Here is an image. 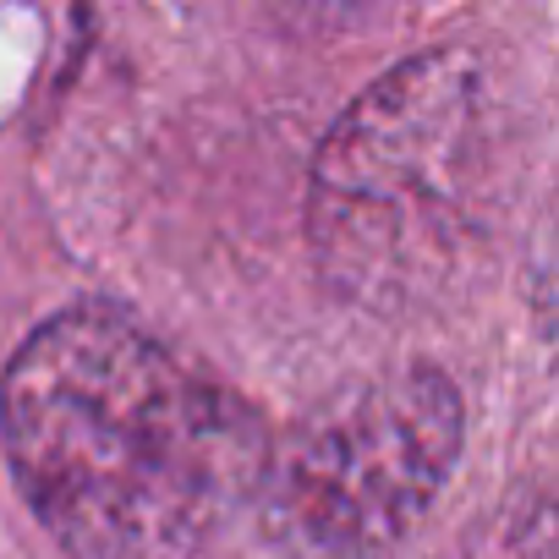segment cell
Returning a JSON list of instances; mask_svg holds the SVG:
<instances>
[{
  "label": "cell",
  "mask_w": 559,
  "mask_h": 559,
  "mask_svg": "<svg viewBox=\"0 0 559 559\" xmlns=\"http://www.w3.org/2000/svg\"><path fill=\"white\" fill-rule=\"evenodd\" d=\"M0 439L28 510L78 559H209L269 461L258 417L110 302H78L12 352Z\"/></svg>",
  "instance_id": "1"
},
{
  "label": "cell",
  "mask_w": 559,
  "mask_h": 559,
  "mask_svg": "<svg viewBox=\"0 0 559 559\" xmlns=\"http://www.w3.org/2000/svg\"><path fill=\"white\" fill-rule=\"evenodd\" d=\"M483 121L466 50H423L352 99L313 159L308 241L330 292L390 308L423 297L461 230Z\"/></svg>",
  "instance_id": "2"
},
{
  "label": "cell",
  "mask_w": 559,
  "mask_h": 559,
  "mask_svg": "<svg viewBox=\"0 0 559 559\" xmlns=\"http://www.w3.org/2000/svg\"><path fill=\"white\" fill-rule=\"evenodd\" d=\"M466 433L439 368L379 373L269 444L252 521L274 559H384L439 499Z\"/></svg>",
  "instance_id": "3"
},
{
  "label": "cell",
  "mask_w": 559,
  "mask_h": 559,
  "mask_svg": "<svg viewBox=\"0 0 559 559\" xmlns=\"http://www.w3.org/2000/svg\"><path fill=\"white\" fill-rule=\"evenodd\" d=\"M455 559H559V493L510 499L461 543Z\"/></svg>",
  "instance_id": "4"
}]
</instances>
